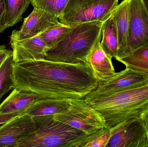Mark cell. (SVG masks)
Returning <instances> with one entry per match:
<instances>
[{"label":"cell","instance_id":"obj_1","mask_svg":"<svg viewBox=\"0 0 148 147\" xmlns=\"http://www.w3.org/2000/svg\"><path fill=\"white\" fill-rule=\"evenodd\" d=\"M14 88L34 92L40 98H83L98 81L87 64H70L45 59L13 63Z\"/></svg>","mask_w":148,"mask_h":147},{"label":"cell","instance_id":"obj_2","mask_svg":"<svg viewBox=\"0 0 148 147\" xmlns=\"http://www.w3.org/2000/svg\"><path fill=\"white\" fill-rule=\"evenodd\" d=\"M111 128L130 119L141 117L148 111V82L104 96L87 95L84 98Z\"/></svg>","mask_w":148,"mask_h":147},{"label":"cell","instance_id":"obj_3","mask_svg":"<svg viewBox=\"0 0 148 147\" xmlns=\"http://www.w3.org/2000/svg\"><path fill=\"white\" fill-rule=\"evenodd\" d=\"M103 22L76 25L59 43L46 52L45 59L70 64H85L86 59L102 37Z\"/></svg>","mask_w":148,"mask_h":147},{"label":"cell","instance_id":"obj_4","mask_svg":"<svg viewBox=\"0 0 148 147\" xmlns=\"http://www.w3.org/2000/svg\"><path fill=\"white\" fill-rule=\"evenodd\" d=\"M54 115L34 117L35 129L16 147H76L88 134L55 120Z\"/></svg>","mask_w":148,"mask_h":147},{"label":"cell","instance_id":"obj_5","mask_svg":"<svg viewBox=\"0 0 148 147\" xmlns=\"http://www.w3.org/2000/svg\"><path fill=\"white\" fill-rule=\"evenodd\" d=\"M119 0H69L59 18L69 27L94 21L104 22L118 6Z\"/></svg>","mask_w":148,"mask_h":147},{"label":"cell","instance_id":"obj_6","mask_svg":"<svg viewBox=\"0 0 148 147\" xmlns=\"http://www.w3.org/2000/svg\"><path fill=\"white\" fill-rule=\"evenodd\" d=\"M53 118L88 135L106 127L102 116L84 98L71 99L69 109Z\"/></svg>","mask_w":148,"mask_h":147},{"label":"cell","instance_id":"obj_7","mask_svg":"<svg viewBox=\"0 0 148 147\" xmlns=\"http://www.w3.org/2000/svg\"><path fill=\"white\" fill-rule=\"evenodd\" d=\"M110 129L107 147H148V125L143 117L129 119Z\"/></svg>","mask_w":148,"mask_h":147},{"label":"cell","instance_id":"obj_8","mask_svg":"<svg viewBox=\"0 0 148 147\" xmlns=\"http://www.w3.org/2000/svg\"><path fill=\"white\" fill-rule=\"evenodd\" d=\"M128 54L148 46V11L142 0L129 1Z\"/></svg>","mask_w":148,"mask_h":147},{"label":"cell","instance_id":"obj_9","mask_svg":"<svg viewBox=\"0 0 148 147\" xmlns=\"http://www.w3.org/2000/svg\"><path fill=\"white\" fill-rule=\"evenodd\" d=\"M148 82V75L126 67L125 70L104 82L98 83L97 88L89 95L104 96L123 91Z\"/></svg>","mask_w":148,"mask_h":147},{"label":"cell","instance_id":"obj_10","mask_svg":"<svg viewBox=\"0 0 148 147\" xmlns=\"http://www.w3.org/2000/svg\"><path fill=\"white\" fill-rule=\"evenodd\" d=\"M61 24L57 16L44 10L34 8L29 15L24 19L21 29L13 30L10 36L18 40L28 39Z\"/></svg>","mask_w":148,"mask_h":147},{"label":"cell","instance_id":"obj_11","mask_svg":"<svg viewBox=\"0 0 148 147\" xmlns=\"http://www.w3.org/2000/svg\"><path fill=\"white\" fill-rule=\"evenodd\" d=\"M35 129L33 117L27 114L13 118L0 125V147H16Z\"/></svg>","mask_w":148,"mask_h":147},{"label":"cell","instance_id":"obj_12","mask_svg":"<svg viewBox=\"0 0 148 147\" xmlns=\"http://www.w3.org/2000/svg\"><path fill=\"white\" fill-rule=\"evenodd\" d=\"M10 39L14 63L45 59L48 48L39 35L23 40L11 36Z\"/></svg>","mask_w":148,"mask_h":147},{"label":"cell","instance_id":"obj_13","mask_svg":"<svg viewBox=\"0 0 148 147\" xmlns=\"http://www.w3.org/2000/svg\"><path fill=\"white\" fill-rule=\"evenodd\" d=\"M112 58L107 55L98 41L86 59L87 64L91 68L98 83H101L114 76L116 72Z\"/></svg>","mask_w":148,"mask_h":147},{"label":"cell","instance_id":"obj_14","mask_svg":"<svg viewBox=\"0 0 148 147\" xmlns=\"http://www.w3.org/2000/svg\"><path fill=\"white\" fill-rule=\"evenodd\" d=\"M129 1H122L120 4H118L111 14L115 23L118 36V53L116 60L127 56L128 54Z\"/></svg>","mask_w":148,"mask_h":147},{"label":"cell","instance_id":"obj_15","mask_svg":"<svg viewBox=\"0 0 148 147\" xmlns=\"http://www.w3.org/2000/svg\"><path fill=\"white\" fill-rule=\"evenodd\" d=\"M40 98L37 94L14 88L8 96L0 104V114L19 113L26 114L35 101Z\"/></svg>","mask_w":148,"mask_h":147},{"label":"cell","instance_id":"obj_16","mask_svg":"<svg viewBox=\"0 0 148 147\" xmlns=\"http://www.w3.org/2000/svg\"><path fill=\"white\" fill-rule=\"evenodd\" d=\"M71 99L64 98H39L34 102L26 114L34 117L62 113L70 107Z\"/></svg>","mask_w":148,"mask_h":147},{"label":"cell","instance_id":"obj_17","mask_svg":"<svg viewBox=\"0 0 148 147\" xmlns=\"http://www.w3.org/2000/svg\"><path fill=\"white\" fill-rule=\"evenodd\" d=\"M101 46L107 55L116 59L118 50V40L116 26L111 16L103 22L102 28Z\"/></svg>","mask_w":148,"mask_h":147},{"label":"cell","instance_id":"obj_18","mask_svg":"<svg viewBox=\"0 0 148 147\" xmlns=\"http://www.w3.org/2000/svg\"><path fill=\"white\" fill-rule=\"evenodd\" d=\"M116 60L126 67L148 75V46L138 48Z\"/></svg>","mask_w":148,"mask_h":147},{"label":"cell","instance_id":"obj_19","mask_svg":"<svg viewBox=\"0 0 148 147\" xmlns=\"http://www.w3.org/2000/svg\"><path fill=\"white\" fill-rule=\"evenodd\" d=\"M6 10L7 28L20 22L22 15L30 3V0H3Z\"/></svg>","mask_w":148,"mask_h":147},{"label":"cell","instance_id":"obj_20","mask_svg":"<svg viewBox=\"0 0 148 147\" xmlns=\"http://www.w3.org/2000/svg\"><path fill=\"white\" fill-rule=\"evenodd\" d=\"M72 29L73 27L62 24L47 29L38 35L48 49L62 40Z\"/></svg>","mask_w":148,"mask_h":147},{"label":"cell","instance_id":"obj_21","mask_svg":"<svg viewBox=\"0 0 148 147\" xmlns=\"http://www.w3.org/2000/svg\"><path fill=\"white\" fill-rule=\"evenodd\" d=\"M13 53L5 60L0 69V101L3 97L14 89L12 78Z\"/></svg>","mask_w":148,"mask_h":147},{"label":"cell","instance_id":"obj_22","mask_svg":"<svg viewBox=\"0 0 148 147\" xmlns=\"http://www.w3.org/2000/svg\"><path fill=\"white\" fill-rule=\"evenodd\" d=\"M110 137V128L104 127L89 135L76 147H107Z\"/></svg>","mask_w":148,"mask_h":147},{"label":"cell","instance_id":"obj_23","mask_svg":"<svg viewBox=\"0 0 148 147\" xmlns=\"http://www.w3.org/2000/svg\"><path fill=\"white\" fill-rule=\"evenodd\" d=\"M69 0H30L34 8L47 11L60 17Z\"/></svg>","mask_w":148,"mask_h":147},{"label":"cell","instance_id":"obj_24","mask_svg":"<svg viewBox=\"0 0 148 147\" xmlns=\"http://www.w3.org/2000/svg\"><path fill=\"white\" fill-rule=\"evenodd\" d=\"M6 22V10L3 0H0V33L7 28Z\"/></svg>","mask_w":148,"mask_h":147},{"label":"cell","instance_id":"obj_25","mask_svg":"<svg viewBox=\"0 0 148 147\" xmlns=\"http://www.w3.org/2000/svg\"><path fill=\"white\" fill-rule=\"evenodd\" d=\"M12 53V51L8 49L6 46L0 45V69L5 60Z\"/></svg>","mask_w":148,"mask_h":147},{"label":"cell","instance_id":"obj_26","mask_svg":"<svg viewBox=\"0 0 148 147\" xmlns=\"http://www.w3.org/2000/svg\"><path fill=\"white\" fill-rule=\"evenodd\" d=\"M23 114H24L19 113L0 114V125L7 122L13 118Z\"/></svg>","mask_w":148,"mask_h":147},{"label":"cell","instance_id":"obj_27","mask_svg":"<svg viewBox=\"0 0 148 147\" xmlns=\"http://www.w3.org/2000/svg\"><path fill=\"white\" fill-rule=\"evenodd\" d=\"M142 117H143L145 118L148 125V111L147 112V113H145V114H144L142 116Z\"/></svg>","mask_w":148,"mask_h":147},{"label":"cell","instance_id":"obj_28","mask_svg":"<svg viewBox=\"0 0 148 147\" xmlns=\"http://www.w3.org/2000/svg\"><path fill=\"white\" fill-rule=\"evenodd\" d=\"M148 11V0H142Z\"/></svg>","mask_w":148,"mask_h":147}]
</instances>
